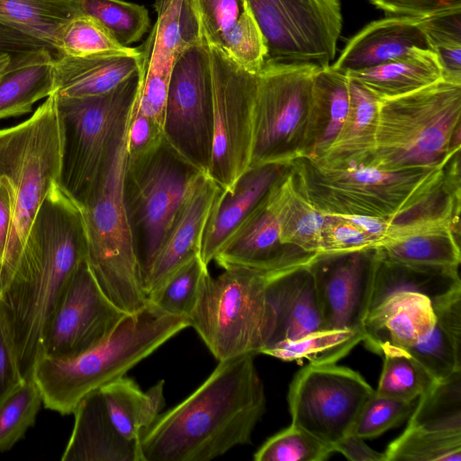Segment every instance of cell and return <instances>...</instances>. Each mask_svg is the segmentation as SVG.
<instances>
[{"label": "cell", "instance_id": "obj_1", "mask_svg": "<svg viewBox=\"0 0 461 461\" xmlns=\"http://www.w3.org/2000/svg\"><path fill=\"white\" fill-rule=\"evenodd\" d=\"M86 260L81 208L55 181L34 218L16 265L0 281V312L24 380L32 379L44 356L51 317L74 273Z\"/></svg>", "mask_w": 461, "mask_h": 461}, {"label": "cell", "instance_id": "obj_2", "mask_svg": "<svg viewBox=\"0 0 461 461\" xmlns=\"http://www.w3.org/2000/svg\"><path fill=\"white\" fill-rule=\"evenodd\" d=\"M254 357L219 362L193 393L160 412L140 434L143 461H209L250 443L267 406Z\"/></svg>", "mask_w": 461, "mask_h": 461}, {"label": "cell", "instance_id": "obj_3", "mask_svg": "<svg viewBox=\"0 0 461 461\" xmlns=\"http://www.w3.org/2000/svg\"><path fill=\"white\" fill-rule=\"evenodd\" d=\"M295 188L324 214L366 215L406 226L445 214L460 199L459 152L446 167L385 171L298 158Z\"/></svg>", "mask_w": 461, "mask_h": 461}, {"label": "cell", "instance_id": "obj_4", "mask_svg": "<svg viewBox=\"0 0 461 461\" xmlns=\"http://www.w3.org/2000/svg\"><path fill=\"white\" fill-rule=\"evenodd\" d=\"M188 327L187 319L166 313L149 303L127 314L107 339L91 348L70 357L43 356L32 379L44 406L61 415L73 413L85 397L124 376Z\"/></svg>", "mask_w": 461, "mask_h": 461}, {"label": "cell", "instance_id": "obj_5", "mask_svg": "<svg viewBox=\"0 0 461 461\" xmlns=\"http://www.w3.org/2000/svg\"><path fill=\"white\" fill-rule=\"evenodd\" d=\"M461 83L441 78L379 101L375 143L365 165L385 171L446 167L460 151Z\"/></svg>", "mask_w": 461, "mask_h": 461}, {"label": "cell", "instance_id": "obj_6", "mask_svg": "<svg viewBox=\"0 0 461 461\" xmlns=\"http://www.w3.org/2000/svg\"><path fill=\"white\" fill-rule=\"evenodd\" d=\"M64 131L53 93L26 121L0 130V176L13 190V218L0 281L16 265L49 189L60 182Z\"/></svg>", "mask_w": 461, "mask_h": 461}, {"label": "cell", "instance_id": "obj_7", "mask_svg": "<svg viewBox=\"0 0 461 461\" xmlns=\"http://www.w3.org/2000/svg\"><path fill=\"white\" fill-rule=\"evenodd\" d=\"M125 167L124 136L105 175L79 206L86 235L88 266L108 299L127 314H132L149 301L123 203Z\"/></svg>", "mask_w": 461, "mask_h": 461}, {"label": "cell", "instance_id": "obj_8", "mask_svg": "<svg viewBox=\"0 0 461 461\" xmlns=\"http://www.w3.org/2000/svg\"><path fill=\"white\" fill-rule=\"evenodd\" d=\"M267 272L230 267L201 282L189 327L200 336L219 361L259 354L272 334L273 309L267 303Z\"/></svg>", "mask_w": 461, "mask_h": 461}, {"label": "cell", "instance_id": "obj_9", "mask_svg": "<svg viewBox=\"0 0 461 461\" xmlns=\"http://www.w3.org/2000/svg\"><path fill=\"white\" fill-rule=\"evenodd\" d=\"M140 86V69L112 91L95 96L56 93L64 131L60 185L83 204L105 175L126 133Z\"/></svg>", "mask_w": 461, "mask_h": 461}, {"label": "cell", "instance_id": "obj_10", "mask_svg": "<svg viewBox=\"0 0 461 461\" xmlns=\"http://www.w3.org/2000/svg\"><path fill=\"white\" fill-rule=\"evenodd\" d=\"M201 173L165 140L145 158L131 163L126 160L123 203L143 283L188 191Z\"/></svg>", "mask_w": 461, "mask_h": 461}, {"label": "cell", "instance_id": "obj_11", "mask_svg": "<svg viewBox=\"0 0 461 461\" xmlns=\"http://www.w3.org/2000/svg\"><path fill=\"white\" fill-rule=\"evenodd\" d=\"M319 68L266 61L258 74L250 167L290 165L302 156L312 81Z\"/></svg>", "mask_w": 461, "mask_h": 461}, {"label": "cell", "instance_id": "obj_12", "mask_svg": "<svg viewBox=\"0 0 461 461\" xmlns=\"http://www.w3.org/2000/svg\"><path fill=\"white\" fill-rule=\"evenodd\" d=\"M163 135L178 155L207 174L213 138V91L211 55L203 34L179 54L174 64Z\"/></svg>", "mask_w": 461, "mask_h": 461}, {"label": "cell", "instance_id": "obj_13", "mask_svg": "<svg viewBox=\"0 0 461 461\" xmlns=\"http://www.w3.org/2000/svg\"><path fill=\"white\" fill-rule=\"evenodd\" d=\"M208 46L212 73L213 138L207 175L228 191L250 167L258 74L246 70L212 44L208 42Z\"/></svg>", "mask_w": 461, "mask_h": 461}, {"label": "cell", "instance_id": "obj_14", "mask_svg": "<svg viewBox=\"0 0 461 461\" xmlns=\"http://www.w3.org/2000/svg\"><path fill=\"white\" fill-rule=\"evenodd\" d=\"M374 392L363 376L350 368L335 363H310L296 374L289 387L292 424L333 450L335 444L351 432Z\"/></svg>", "mask_w": 461, "mask_h": 461}, {"label": "cell", "instance_id": "obj_15", "mask_svg": "<svg viewBox=\"0 0 461 461\" xmlns=\"http://www.w3.org/2000/svg\"><path fill=\"white\" fill-rule=\"evenodd\" d=\"M126 315L102 291L86 260L74 273L51 317L44 356L78 355L107 339Z\"/></svg>", "mask_w": 461, "mask_h": 461}, {"label": "cell", "instance_id": "obj_16", "mask_svg": "<svg viewBox=\"0 0 461 461\" xmlns=\"http://www.w3.org/2000/svg\"><path fill=\"white\" fill-rule=\"evenodd\" d=\"M157 21L140 50L139 108L163 129L169 80L179 54L198 41L201 28L192 0H155Z\"/></svg>", "mask_w": 461, "mask_h": 461}, {"label": "cell", "instance_id": "obj_17", "mask_svg": "<svg viewBox=\"0 0 461 461\" xmlns=\"http://www.w3.org/2000/svg\"><path fill=\"white\" fill-rule=\"evenodd\" d=\"M293 191L289 169L216 254V264L223 269L244 267L272 273L311 263L317 255L280 241L281 217Z\"/></svg>", "mask_w": 461, "mask_h": 461}, {"label": "cell", "instance_id": "obj_18", "mask_svg": "<svg viewBox=\"0 0 461 461\" xmlns=\"http://www.w3.org/2000/svg\"><path fill=\"white\" fill-rule=\"evenodd\" d=\"M375 264V249L320 254L312 260L309 267L314 278L323 330L362 333L371 304Z\"/></svg>", "mask_w": 461, "mask_h": 461}, {"label": "cell", "instance_id": "obj_19", "mask_svg": "<svg viewBox=\"0 0 461 461\" xmlns=\"http://www.w3.org/2000/svg\"><path fill=\"white\" fill-rule=\"evenodd\" d=\"M223 192L206 173L199 175L188 191L144 279V290L148 299L184 265L200 256L208 218Z\"/></svg>", "mask_w": 461, "mask_h": 461}, {"label": "cell", "instance_id": "obj_20", "mask_svg": "<svg viewBox=\"0 0 461 461\" xmlns=\"http://www.w3.org/2000/svg\"><path fill=\"white\" fill-rule=\"evenodd\" d=\"M204 39L246 70L258 74L267 45L249 0H192Z\"/></svg>", "mask_w": 461, "mask_h": 461}, {"label": "cell", "instance_id": "obj_21", "mask_svg": "<svg viewBox=\"0 0 461 461\" xmlns=\"http://www.w3.org/2000/svg\"><path fill=\"white\" fill-rule=\"evenodd\" d=\"M435 323L429 296L411 291L396 292L368 311L362 326V341L379 354L407 350L427 338Z\"/></svg>", "mask_w": 461, "mask_h": 461}, {"label": "cell", "instance_id": "obj_22", "mask_svg": "<svg viewBox=\"0 0 461 461\" xmlns=\"http://www.w3.org/2000/svg\"><path fill=\"white\" fill-rule=\"evenodd\" d=\"M289 169L290 165L279 163L250 167L230 190L221 194L208 218L202 240L200 258L206 266Z\"/></svg>", "mask_w": 461, "mask_h": 461}, {"label": "cell", "instance_id": "obj_23", "mask_svg": "<svg viewBox=\"0 0 461 461\" xmlns=\"http://www.w3.org/2000/svg\"><path fill=\"white\" fill-rule=\"evenodd\" d=\"M309 264L268 273L266 296L273 309L275 323L264 348L323 330L314 278Z\"/></svg>", "mask_w": 461, "mask_h": 461}, {"label": "cell", "instance_id": "obj_24", "mask_svg": "<svg viewBox=\"0 0 461 461\" xmlns=\"http://www.w3.org/2000/svg\"><path fill=\"white\" fill-rule=\"evenodd\" d=\"M73 414L62 461H143L139 443L127 440L113 424L100 390L85 397Z\"/></svg>", "mask_w": 461, "mask_h": 461}, {"label": "cell", "instance_id": "obj_25", "mask_svg": "<svg viewBox=\"0 0 461 461\" xmlns=\"http://www.w3.org/2000/svg\"><path fill=\"white\" fill-rule=\"evenodd\" d=\"M415 47L428 49L420 19L385 15L352 36L330 67L344 73L367 68L402 56Z\"/></svg>", "mask_w": 461, "mask_h": 461}, {"label": "cell", "instance_id": "obj_26", "mask_svg": "<svg viewBox=\"0 0 461 461\" xmlns=\"http://www.w3.org/2000/svg\"><path fill=\"white\" fill-rule=\"evenodd\" d=\"M140 65L139 48L81 57L62 54L54 61V93L64 97L101 95L138 71Z\"/></svg>", "mask_w": 461, "mask_h": 461}, {"label": "cell", "instance_id": "obj_27", "mask_svg": "<svg viewBox=\"0 0 461 461\" xmlns=\"http://www.w3.org/2000/svg\"><path fill=\"white\" fill-rule=\"evenodd\" d=\"M349 108L348 78L330 66L313 77L310 109L300 158H321L338 136Z\"/></svg>", "mask_w": 461, "mask_h": 461}, {"label": "cell", "instance_id": "obj_28", "mask_svg": "<svg viewBox=\"0 0 461 461\" xmlns=\"http://www.w3.org/2000/svg\"><path fill=\"white\" fill-rule=\"evenodd\" d=\"M379 100L401 96L421 89L442 78L437 55L428 50L412 48L394 59L359 70L345 72Z\"/></svg>", "mask_w": 461, "mask_h": 461}, {"label": "cell", "instance_id": "obj_29", "mask_svg": "<svg viewBox=\"0 0 461 461\" xmlns=\"http://www.w3.org/2000/svg\"><path fill=\"white\" fill-rule=\"evenodd\" d=\"M436 323L423 340L403 350L434 378L461 370V288L432 302Z\"/></svg>", "mask_w": 461, "mask_h": 461}, {"label": "cell", "instance_id": "obj_30", "mask_svg": "<svg viewBox=\"0 0 461 461\" xmlns=\"http://www.w3.org/2000/svg\"><path fill=\"white\" fill-rule=\"evenodd\" d=\"M54 61L49 49L12 59L0 77V120L31 113L37 101L55 92Z\"/></svg>", "mask_w": 461, "mask_h": 461}, {"label": "cell", "instance_id": "obj_31", "mask_svg": "<svg viewBox=\"0 0 461 461\" xmlns=\"http://www.w3.org/2000/svg\"><path fill=\"white\" fill-rule=\"evenodd\" d=\"M348 78V114L335 140L319 159L330 164H366L375 149L380 100L359 82Z\"/></svg>", "mask_w": 461, "mask_h": 461}, {"label": "cell", "instance_id": "obj_32", "mask_svg": "<svg viewBox=\"0 0 461 461\" xmlns=\"http://www.w3.org/2000/svg\"><path fill=\"white\" fill-rule=\"evenodd\" d=\"M459 226L438 224L380 243L377 255L411 266L458 267L461 260Z\"/></svg>", "mask_w": 461, "mask_h": 461}, {"label": "cell", "instance_id": "obj_33", "mask_svg": "<svg viewBox=\"0 0 461 461\" xmlns=\"http://www.w3.org/2000/svg\"><path fill=\"white\" fill-rule=\"evenodd\" d=\"M164 380L147 392L136 382L122 376L100 389L109 417L116 429L127 440L138 442L165 405Z\"/></svg>", "mask_w": 461, "mask_h": 461}, {"label": "cell", "instance_id": "obj_34", "mask_svg": "<svg viewBox=\"0 0 461 461\" xmlns=\"http://www.w3.org/2000/svg\"><path fill=\"white\" fill-rule=\"evenodd\" d=\"M78 15L79 0H0V22L41 41L58 58L63 30Z\"/></svg>", "mask_w": 461, "mask_h": 461}, {"label": "cell", "instance_id": "obj_35", "mask_svg": "<svg viewBox=\"0 0 461 461\" xmlns=\"http://www.w3.org/2000/svg\"><path fill=\"white\" fill-rule=\"evenodd\" d=\"M375 256L376 264L370 309L396 292L420 293L429 296L433 302L461 288L458 267L411 266L386 260L379 257L376 252Z\"/></svg>", "mask_w": 461, "mask_h": 461}, {"label": "cell", "instance_id": "obj_36", "mask_svg": "<svg viewBox=\"0 0 461 461\" xmlns=\"http://www.w3.org/2000/svg\"><path fill=\"white\" fill-rule=\"evenodd\" d=\"M419 398L408 426L461 432V370L434 381Z\"/></svg>", "mask_w": 461, "mask_h": 461}, {"label": "cell", "instance_id": "obj_37", "mask_svg": "<svg viewBox=\"0 0 461 461\" xmlns=\"http://www.w3.org/2000/svg\"><path fill=\"white\" fill-rule=\"evenodd\" d=\"M362 340L363 334L358 331L321 330L296 340L269 346L261 354L285 361L305 358L315 365L334 364Z\"/></svg>", "mask_w": 461, "mask_h": 461}, {"label": "cell", "instance_id": "obj_38", "mask_svg": "<svg viewBox=\"0 0 461 461\" xmlns=\"http://www.w3.org/2000/svg\"><path fill=\"white\" fill-rule=\"evenodd\" d=\"M385 461H460L461 432L408 426L384 452Z\"/></svg>", "mask_w": 461, "mask_h": 461}, {"label": "cell", "instance_id": "obj_39", "mask_svg": "<svg viewBox=\"0 0 461 461\" xmlns=\"http://www.w3.org/2000/svg\"><path fill=\"white\" fill-rule=\"evenodd\" d=\"M79 10L124 48L141 39L149 24V12L143 5L122 0H79Z\"/></svg>", "mask_w": 461, "mask_h": 461}, {"label": "cell", "instance_id": "obj_40", "mask_svg": "<svg viewBox=\"0 0 461 461\" xmlns=\"http://www.w3.org/2000/svg\"><path fill=\"white\" fill-rule=\"evenodd\" d=\"M428 49L442 68V78L461 83V8L420 19Z\"/></svg>", "mask_w": 461, "mask_h": 461}, {"label": "cell", "instance_id": "obj_41", "mask_svg": "<svg viewBox=\"0 0 461 461\" xmlns=\"http://www.w3.org/2000/svg\"><path fill=\"white\" fill-rule=\"evenodd\" d=\"M383 355V369L375 390L379 395L405 402L415 401L436 381L403 350H388Z\"/></svg>", "mask_w": 461, "mask_h": 461}, {"label": "cell", "instance_id": "obj_42", "mask_svg": "<svg viewBox=\"0 0 461 461\" xmlns=\"http://www.w3.org/2000/svg\"><path fill=\"white\" fill-rule=\"evenodd\" d=\"M325 214L294 186L286 203L280 221V241L284 245L294 246L303 251L322 254L321 229Z\"/></svg>", "mask_w": 461, "mask_h": 461}, {"label": "cell", "instance_id": "obj_43", "mask_svg": "<svg viewBox=\"0 0 461 461\" xmlns=\"http://www.w3.org/2000/svg\"><path fill=\"white\" fill-rule=\"evenodd\" d=\"M42 396L33 379L24 380L0 402V452L11 449L35 420Z\"/></svg>", "mask_w": 461, "mask_h": 461}, {"label": "cell", "instance_id": "obj_44", "mask_svg": "<svg viewBox=\"0 0 461 461\" xmlns=\"http://www.w3.org/2000/svg\"><path fill=\"white\" fill-rule=\"evenodd\" d=\"M207 267L200 256L194 258L151 295L149 303L166 313L188 320Z\"/></svg>", "mask_w": 461, "mask_h": 461}, {"label": "cell", "instance_id": "obj_45", "mask_svg": "<svg viewBox=\"0 0 461 461\" xmlns=\"http://www.w3.org/2000/svg\"><path fill=\"white\" fill-rule=\"evenodd\" d=\"M332 448L303 429L291 424L269 438L254 454L256 461H323Z\"/></svg>", "mask_w": 461, "mask_h": 461}, {"label": "cell", "instance_id": "obj_46", "mask_svg": "<svg viewBox=\"0 0 461 461\" xmlns=\"http://www.w3.org/2000/svg\"><path fill=\"white\" fill-rule=\"evenodd\" d=\"M59 48L62 54L76 57L131 49L121 46L97 22L84 14L66 25Z\"/></svg>", "mask_w": 461, "mask_h": 461}, {"label": "cell", "instance_id": "obj_47", "mask_svg": "<svg viewBox=\"0 0 461 461\" xmlns=\"http://www.w3.org/2000/svg\"><path fill=\"white\" fill-rule=\"evenodd\" d=\"M416 403V400L400 401L374 392L362 407L350 433L364 439L377 437L410 417Z\"/></svg>", "mask_w": 461, "mask_h": 461}, {"label": "cell", "instance_id": "obj_48", "mask_svg": "<svg viewBox=\"0 0 461 461\" xmlns=\"http://www.w3.org/2000/svg\"><path fill=\"white\" fill-rule=\"evenodd\" d=\"M376 240L340 215L325 214L321 229L322 254H341L375 249Z\"/></svg>", "mask_w": 461, "mask_h": 461}, {"label": "cell", "instance_id": "obj_49", "mask_svg": "<svg viewBox=\"0 0 461 461\" xmlns=\"http://www.w3.org/2000/svg\"><path fill=\"white\" fill-rule=\"evenodd\" d=\"M163 140L162 127L139 108L135 98L125 134L127 162H135L151 154Z\"/></svg>", "mask_w": 461, "mask_h": 461}, {"label": "cell", "instance_id": "obj_50", "mask_svg": "<svg viewBox=\"0 0 461 461\" xmlns=\"http://www.w3.org/2000/svg\"><path fill=\"white\" fill-rule=\"evenodd\" d=\"M386 16H405L423 19L461 8V0H368Z\"/></svg>", "mask_w": 461, "mask_h": 461}, {"label": "cell", "instance_id": "obj_51", "mask_svg": "<svg viewBox=\"0 0 461 461\" xmlns=\"http://www.w3.org/2000/svg\"><path fill=\"white\" fill-rule=\"evenodd\" d=\"M23 381L8 329L0 312V402Z\"/></svg>", "mask_w": 461, "mask_h": 461}, {"label": "cell", "instance_id": "obj_52", "mask_svg": "<svg viewBox=\"0 0 461 461\" xmlns=\"http://www.w3.org/2000/svg\"><path fill=\"white\" fill-rule=\"evenodd\" d=\"M41 49L50 50L55 59L58 58L55 51L41 41L0 22V56L9 55L14 59Z\"/></svg>", "mask_w": 461, "mask_h": 461}, {"label": "cell", "instance_id": "obj_53", "mask_svg": "<svg viewBox=\"0 0 461 461\" xmlns=\"http://www.w3.org/2000/svg\"><path fill=\"white\" fill-rule=\"evenodd\" d=\"M333 450L352 461H385L384 453L371 448L364 438L353 433L348 434L336 443Z\"/></svg>", "mask_w": 461, "mask_h": 461}, {"label": "cell", "instance_id": "obj_54", "mask_svg": "<svg viewBox=\"0 0 461 461\" xmlns=\"http://www.w3.org/2000/svg\"><path fill=\"white\" fill-rule=\"evenodd\" d=\"M12 218V186L5 176H0V267L6 253Z\"/></svg>", "mask_w": 461, "mask_h": 461}, {"label": "cell", "instance_id": "obj_55", "mask_svg": "<svg viewBox=\"0 0 461 461\" xmlns=\"http://www.w3.org/2000/svg\"><path fill=\"white\" fill-rule=\"evenodd\" d=\"M13 58L9 55H1L0 56V77L6 71L8 67L11 64Z\"/></svg>", "mask_w": 461, "mask_h": 461}]
</instances>
